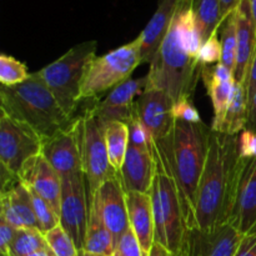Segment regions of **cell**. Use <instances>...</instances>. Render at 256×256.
Segmentation results:
<instances>
[{"instance_id": "cell-1", "label": "cell", "mask_w": 256, "mask_h": 256, "mask_svg": "<svg viewBox=\"0 0 256 256\" xmlns=\"http://www.w3.org/2000/svg\"><path fill=\"white\" fill-rule=\"evenodd\" d=\"M202 45L192 0H182L156 55L149 64L146 89L162 90L174 102L192 99L202 79V65L198 62Z\"/></svg>"}, {"instance_id": "cell-2", "label": "cell", "mask_w": 256, "mask_h": 256, "mask_svg": "<svg viewBox=\"0 0 256 256\" xmlns=\"http://www.w3.org/2000/svg\"><path fill=\"white\" fill-rule=\"evenodd\" d=\"M244 162L238 152V135L212 130L198 188L194 228L212 230L230 222Z\"/></svg>"}, {"instance_id": "cell-3", "label": "cell", "mask_w": 256, "mask_h": 256, "mask_svg": "<svg viewBox=\"0 0 256 256\" xmlns=\"http://www.w3.org/2000/svg\"><path fill=\"white\" fill-rule=\"evenodd\" d=\"M210 135L212 128L204 122L175 120L169 136L156 142L164 150L176 182L188 229L194 228L198 188L206 162Z\"/></svg>"}, {"instance_id": "cell-4", "label": "cell", "mask_w": 256, "mask_h": 256, "mask_svg": "<svg viewBox=\"0 0 256 256\" xmlns=\"http://www.w3.org/2000/svg\"><path fill=\"white\" fill-rule=\"evenodd\" d=\"M0 112L32 128L42 139L52 136L74 122L56 102L36 72L14 86L0 89Z\"/></svg>"}, {"instance_id": "cell-5", "label": "cell", "mask_w": 256, "mask_h": 256, "mask_svg": "<svg viewBox=\"0 0 256 256\" xmlns=\"http://www.w3.org/2000/svg\"><path fill=\"white\" fill-rule=\"evenodd\" d=\"M96 42L75 45L36 74L45 82L68 116L72 118L82 102V82L89 62L96 55Z\"/></svg>"}, {"instance_id": "cell-6", "label": "cell", "mask_w": 256, "mask_h": 256, "mask_svg": "<svg viewBox=\"0 0 256 256\" xmlns=\"http://www.w3.org/2000/svg\"><path fill=\"white\" fill-rule=\"evenodd\" d=\"M140 64H142L140 36L105 55L95 56L88 65L82 79V102L95 100L108 90L126 82Z\"/></svg>"}, {"instance_id": "cell-7", "label": "cell", "mask_w": 256, "mask_h": 256, "mask_svg": "<svg viewBox=\"0 0 256 256\" xmlns=\"http://www.w3.org/2000/svg\"><path fill=\"white\" fill-rule=\"evenodd\" d=\"M152 152L156 162L155 184L159 190L160 202L164 215L166 249L172 252V256H179L184 244L185 235L188 232L182 198L166 155L156 142L152 144Z\"/></svg>"}, {"instance_id": "cell-8", "label": "cell", "mask_w": 256, "mask_h": 256, "mask_svg": "<svg viewBox=\"0 0 256 256\" xmlns=\"http://www.w3.org/2000/svg\"><path fill=\"white\" fill-rule=\"evenodd\" d=\"M80 150H82V172L88 184L89 200L102 184L116 174L112 168L105 142V126L100 122L92 108L85 110L79 118Z\"/></svg>"}, {"instance_id": "cell-9", "label": "cell", "mask_w": 256, "mask_h": 256, "mask_svg": "<svg viewBox=\"0 0 256 256\" xmlns=\"http://www.w3.org/2000/svg\"><path fill=\"white\" fill-rule=\"evenodd\" d=\"M42 138L28 125L0 114V164L2 169L19 178L24 165L42 154Z\"/></svg>"}, {"instance_id": "cell-10", "label": "cell", "mask_w": 256, "mask_h": 256, "mask_svg": "<svg viewBox=\"0 0 256 256\" xmlns=\"http://www.w3.org/2000/svg\"><path fill=\"white\" fill-rule=\"evenodd\" d=\"M89 192L84 172L62 178L60 225L79 250H82L89 220Z\"/></svg>"}, {"instance_id": "cell-11", "label": "cell", "mask_w": 256, "mask_h": 256, "mask_svg": "<svg viewBox=\"0 0 256 256\" xmlns=\"http://www.w3.org/2000/svg\"><path fill=\"white\" fill-rule=\"evenodd\" d=\"M242 238L232 222L212 230L190 228L179 256H236Z\"/></svg>"}, {"instance_id": "cell-12", "label": "cell", "mask_w": 256, "mask_h": 256, "mask_svg": "<svg viewBox=\"0 0 256 256\" xmlns=\"http://www.w3.org/2000/svg\"><path fill=\"white\" fill-rule=\"evenodd\" d=\"M42 155L60 178L82 172L79 118L72 125L48 139H42Z\"/></svg>"}, {"instance_id": "cell-13", "label": "cell", "mask_w": 256, "mask_h": 256, "mask_svg": "<svg viewBox=\"0 0 256 256\" xmlns=\"http://www.w3.org/2000/svg\"><path fill=\"white\" fill-rule=\"evenodd\" d=\"M174 102L168 92L159 89H145L135 102V112L155 142L169 136L174 128Z\"/></svg>"}, {"instance_id": "cell-14", "label": "cell", "mask_w": 256, "mask_h": 256, "mask_svg": "<svg viewBox=\"0 0 256 256\" xmlns=\"http://www.w3.org/2000/svg\"><path fill=\"white\" fill-rule=\"evenodd\" d=\"M90 200L98 205L100 215L115 240L120 239L130 229L126 206V192L122 186L119 172L102 184ZM89 200V202H90Z\"/></svg>"}, {"instance_id": "cell-15", "label": "cell", "mask_w": 256, "mask_h": 256, "mask_svg": "<svg viewBox=\"0 0 256 256\" xmlns=\"http://www.w3.org/2000/svg\"><path fill=\"white\" fill-rule=\"evenodd\" d=\"M148 86V75L138 79H128L110 90L104 100L92 105V109L104 126L112 122H130L135 114V98Z\"/></svg>"}, {"instance_id": "cell-16", "label": "cell", "mask_w": 256, "mask_h": 256, "mask_svg": "<svg viewBox=\"0 0 256 256\" xmlns=\"http://www.w3.org/2000/svg\"><path fill=\"white\" fill-rule=\"evenodd\" d=\"M19 179L28 189L49 202L60 218L62 178L42 154L32 158L24 165Z\"/></svg>"}, {"instance_id": "cell-17", "label": "cell", "mask_w": 256, "mask_h": 256, "mask_svg": "<svg viewBox=\"0 0 256 256\" xmlns=\"http://www.w3.org/2000/svg\"><path fill=\"white\" fill-rule=\"evenodd\" d=\"M119 175L125 192H149L156 175V162L152 146L144 148L129 144Z\"/></svg>"}, {"instance_id": "cell-18", "label": "cell", "mask_w": 256, "mask_h": 256, "mask_svg": "<svg viewBox=\"0 0 256 256\" xmlns=\"http://www.w3.org/2000/svg\"><path fill=\"white\" fill-rule=\"evenodd\" d=\"M202 79L206 86L208 94L214 106V120H212V130L220 132L232 94H234L235 82H236L234 79V74L222 62H218L214 65L202 66Z\"/></svg>"}, {"instance_id": "cell-19", "label": "cell", "mask_w": 256, "mask_h": 256, "mask_svg": "<svg viewBox=\"0 0 256 256\" xmlns=\"http://www.w3.org/2000/svg\"><path fill=\"white\" fill-rule=\"evenodd\" d=\"M230 222L242 235L256 230V158L245 159Z\"/></svg>"}, {"instance_id": "cell-20", "label": "cell", "mask_w": 256, "mask_h": 256, "mask_svg": "<svg viewBox=\"0 0 256 256\" xmlns=\"http://www.w3.org/2000/svg\"><path fill=\"white\" fill-rule=\"evenodd\" d=\"M236 16V64L234 70V79L244 85L249 74L250 65L256 50V25L250 9L249 0H242Z\"/></svg>"}, {"instance_id": "cell-21", "label": "cell", "mask_w": 256, "mask_h": 256, "mask_svg": "<svg viewBox=\"0 0 256 256\" xmlns=\"http://www.w3.org/2000/svg\"><path fill=\"white\" fill-rule=\"evenodd\" d=\"M126 206L130 229L138 238L145 255H149L154 245L155 224L150 192H126Z\"/></svg>"}, {"instance_id": "cell-22", "label": "cell", "mask_w": 256, "mask_h": 256, "mask_svg": "<svg viewBox=\"0 0 256 256\" xmlns=\"http://www.w3.org/2000/svg\"><path fill=\"white\" fill-rule=\"evenodd\" d=\"M0 218L6 220L16 229H39L32 195L29 189L20 180L8 192H2Z\"/></svg>"}, {"instance_id": "cell-23", "label": "cell", "mask_w": 256, "mask_h": 256, "mask_svg": "<svg viewBox=\"0 0 256 256\" xmlns=\"http://www.w3.org/2000/svg\"><path fill=\"white\" fill-rule=\"evenodd\" d=\"M182 0H159L156 12L145 29L140 32L142 62H150L156 55Z\"/></svg>"}, {"instance_id": "cell-24", "label": "cell", "mask_w": 256, "mask_h": 256, "mask_svg": "<svg viewBox=\"0 0 256 256\" xmlns=\"http://www.w3.org/2000/svg\"><path fill=\"white\" fill-rule=\"evenodd\" d=\"M89 204V220H88L82 250L94 252V254L112 256L116 250V240L105 225L96 202L94 200H90Z\"/></svg>"}, {"instance_id": "cell-25", "label": "cell", "mask_w": 256, "mask_h": 256, "mask_svg": "<svg viewBox=\"0 0 256 256\" xmlns=\"http://www.w3.org/2000/svg\"><path fill=\"white\" fill-rule=\"evenodd\" d=\"M249 118V102H248L246 89L240 82H235L234 94L226 112L224 124L220 132L238 135L246 129Z\"/></svg>"}, {"instance_id": "cell-26", "label": "cell", "mask_w": 256, "mask_h": 256, "mask_svg": "<svg viewBox=\"0 0 256 256\" xmlns=\"http://www.w3.org/2000/svg\"><path fill=\"white\" fill-rule=\"evenodd\" d=\"M192 12L202 42H206L224 22L220 0H192Z\"/></svg>"}, {"instance_id": "cell-27", "label": "cell", "mask_w": 256, "mask_h": 256, "mask_svg": "<svg viewBox=\"0 0 256 256\" xmlns=\"http://www.w3.org/2000/svg\"><path fill=\"white\" fill-rule=\"evenodd\" d=\"M105 142L110 165L120 172L129 148V129L126 122H112L105 126Z\"/></svg>"}, {"instance_id": "cell-28", "label": "cell", "mask_w": 256, "mask_h": 256, "mask_svg": "<svg viewBox=\"0 0 256 256\" xmlns=\"http://www.w3.org/2000/svg\"><path fill=\"white\" fill-rule=\"evenodd\" d=\"M44 234L39 229H18L9 249V256H28L48 248Z\"/></svg>"}, {"instance_id": "cell-29", "label": "cell", "mask_w": 256, "mask_h": 256, "mask_svg": "<svg viewBox=\"0 0 256 256\" xmlns=\"http://www.w3.org/2000/svg\"><path fill=\"white\" fill-rule=\"evenodd\" d=\"M220 42H222V62L234 74L236 64V16L235 12H232L222 22L219 30Z\"/></svg>"}, {"instance_id": "cell-30", "label": "cell", "mask_w": 256, "mask_h": 256, "mask_svg": "<svg viewBox=\"0 0 256 256\" xmlns=\"http://www.w3.org/2000/svg\"><path fill=\"white\" fill-rule=\"evenodd\" d=\"M30 76L24 62H19L12 55H0V82L4 86H14L22 84Z\"/></svg>"}, {"instance_id": "cell-31", "label": "cell", "mask_w": 256, "mask_h": 256, "mask_svg": "<svg viewBox=\"0 0 256 256\" xmlns=\"http://www.w3.org/2000/svg\"><path fill=\"white\" fill-rule=\"evenodd\" d=\"M44 236L49 248L56 256H78L79 254L75 242L60 224L45 232Z\"/></svg>"}, {"instance_id": "cell-32", "label": "cell", "mask_w": 256, "mask_h": 256, "mask_svg": "<svg viewBox=\"0 0 256 256\" xmlns=\"http://www.w3.org/2000/svg\"><path fill=\"white\" fill-rule=\"evenodd\" d=\"M29 192L30 195H32V205H34V212L38 220V225H39V230L42 234H45V232H50V230L54 229L55 226H58L60 224V218L49 202H45L42 198H40L39 195L35 194L30 189Z\"/></svg>"}, {"instance_id": "cell-33", "label": "cell", "mask_w": 256, "mask_h": 256, "mask_svg": "<svg viewBox=\"0 0 256 256\" xmlns=\"http://www.w3.org/2000/svg\"><path fill=\"white\" fill-rule=\"evenodd\" d=\"M219 30H216L206 42H202V48H200L199 54H198V62L202 66L218 64L222 60V42H220Z\"/></svg>"}, {"instance_id": "cell-34", "label": "cell", "mask_w": 256, "mask_h": 256, "mask_svg": "<svg viewBox=\"0 0 256 256\" xmlns=\"http://www.w3.org/2000/svg\"><path fill=\"white\" fill-rule=\"evenodd\" d=\"M128 129H129V144L136 145V146L152 148L155 140L152 139V134L148 132L146 128L144 126L140 119L138 118L136 112L134 116L126 122Z\"/></svg>"}, {"instance_id": "cell-35", "label": "cell", "mask_w": 256, "mask_h": 256, "mask_svg": "<svg viewBox=\"0 0 256 256\" xmlns=\"http://www.w3.org/2000/svg\"><path fill=\"white\" fill-rule=\"evenodd\" d=\"M119 256H146L142 252L140 242L138 238L135 236L134 232L132 229L128 230L116 242V250Z\"/></svg>"}, {"instance_id": "cell-36", "label": "cell", "mask_w": 256, "mask_h": 256, "mask_svg": "<svg viewBox=\"0 0 256 256\" xmlns=\"http://www.w3.org/2000/svg\"><path fill=\"white\" fill-rule=\"evenodd\" d=\"M172 115H174L175 120H182V122H192V124L202 122L199 112L194 106L192 99H182L174 102Z\"/></svg>"}, {"instance_id": "cell-37", "label": "cell", "mask_w": 256, "mask_h": 256, "mask_svg": "<svg viewBox=\"0 0 256 256\" xmlns=\"http://www.w3.org/2000/svg\"><path fill=\"white\" fill-rule=\"evenodd\" d=\"M238 152L242 159L256 158V132L249 129L238 134Z\"/></svg>"}, {"instance_id": "cell-38", "label": "cell", "mask_w": 256, "mask_h": 256, "mask_svg": "<svg viewBox=\"0 0 256 256\" xmlns=\"http://www.w3.org/2000/svg\"><path fill=\"white\" fill-rule=\"evenodd\" d=\"M18 229L0 218V252L2 256H9V249Z\"/></svg>"}, {"instance_id": "cell-39", "label": "cell", "mask_w": 256, "mask_h": 256, "mask_svg": "<svg viewBox=\"0 0 256 256\" xmlns=\"http://www.w3.org/2000/svg\"><path fill=\"white\" fill-rule=\"evenodd\" d=\"M236 256H256V230L244 235Z\"/></svg>"}, {"instance_id": "cell-40", "label": "cell", "mask_w": 256, "mask_h": 256, "mask_svg": "<svg viewBox=\"0 0 256 256\" xmlns=\"http://www.w3.org/2000/svg\"><path fill=\"white\" fill-rule=\"evenodd\" d=\"M244 86H245V89H246L248 102L250 104V102H252V96H254V94L256 92V50H255L254 58H252V65H250L249 74H248L246 82H245Z\"/></svg>"}, {"instance_id": "cell-41", "label": "cell", "mask_w": 256, "mask_h": 256, "mask_svg": "<svg viewBox=\"0 0 256 256\" xmlns=\"http://www.w3.org/2000/svg\"><path fill=\"white\" fill-rule=\"evenodd\" d=\"M242 0H220V4H222V12L224 20L229 16L232 12H234L238 9V6L240 5Z\"/></svg>"}, {"instance_id": "cell-42", "label": "cell", "mask_w": 256, "mask_h": 256, "mask_svg": "<svg viewBox=\"0 0 256 256\" xmlns=\"http://www.w3.org/2000/svg\"><path fill=\"white\" fill-rule=\"evenodd\" d=\"M246 129L256 132V92L249 104V118H248Z\"/></svg>"}, {"instance_id": "cell-43", "label": "cell", "mask_w": 256, "mask_h": 256, "mask_svg": "<svg viewBox=\"0 0 256 256\" xmlns=\"http://www.w3.org/2000/svg\"><path fill=\"white\" fill-rule=\"evenodd\" d=\"M148 256H172V252L166 249V248H164L162 245L158 244V242H154V245H152V250H150L149 255Z\"/></svg>"}, {"instance_id": "cell-44", "label": "cell", "mask_w": 256, "mask_h": 256, "mask_svg": "<svg viewBox=\"0 0 256 256\" xmlns=\"http://www.w3.org/2000/svg\"><path fill=\"white\" fill-rule=\"evenodd\" d=\"M28 256H56V255H55L54 252H52V250L48 246V248H45V249L39 250V252H35Z\"/></svg>"}, {"instance_id": "cell-45", "label": "cell", "mask_w": 256, "mask_h": 256, "mask_svg": "<svg viewBox=\"0 0 256 256\" xmlns=\"http://www.w3.org/2000/svg\"><path fill=\"white\" fill-rule=\"evenodd\" d=\"M249 2H250V9H252V18H254V22L256 25V0H249Z\"/></svg>"}, {"instance_id": "cell-46", "label": "cell", "mask_w": 256, "mask_h": 256, "mask_svg": "<svg viewBox=\"0 0 256 256\" xmlns=\"http://www.w3.org/2000/svg\"><path fill=\"white\" fill-rule=\"evenodd\" d=\"M78 256H104V255L94 254V252H85V250H79V254H78Z\"/></svg>"}, {"instance_id": "cell-47", "label": "cell", "mask_w": 256, "mask_h": 256, "mask_svg": "<svg viewBox=\"0 0 256 256\" xmlns=\"http://www.w3.org/2000/svg\"><path fill=\"white\" fill-rule=\"evenodd\" d=\"M112 256H119V255H118V254H116V252H114V254H112Z\"/></svg>"}]
</instances>
